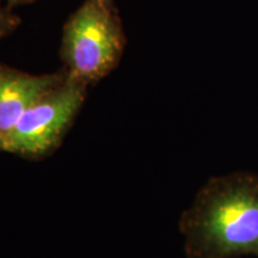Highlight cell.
Instances as JSON below:
<instances>
[{"mask_svg":"<svg viewBox=\"0 0 258 258\" xmlns=\"http://www.w3.org/2000/svg\"><path fill=\"white\" fill-rule=\"evenodd\" d=\"M186 258L258 257V173L214 176L179 219Z\"/></svg>","mask_w":258,"mask_h":258,"instance_id":"6da1fadb","label":"cell"},{"mask_svg":"<svg viewBox=\"0 0 258 258\" xmlns=\"http://www.w3.org/2000/svg\"><path fill=\"white\" fill-rule=\"evenodd\" d=\"M125 34L115 6L85 0L63 27L60 55L73 78L93 85L120 63Z\"/></svg>","mask_w":258,"mask_h":258,"instance_id":"7a4b0ae2","label":"cell"},{"mask_svg":"<svg viewBox=\"0 0 258 258\" xmlns=\"http://www.w3.org/2000/svg\"><path fill=\"white\" fill-rule=\"evenodd\" d=\"M88 85L67 72L66 79L43 95L3 139L0 151L25 159L49 156L63 140L85 102Z\"/></svg>","mask_w":258,"mask_h":258,"instance_id":"3957f363","label":"cell"},{"mask_svg":"<svg viewBox=\"0 0 258 258\" xmlns=\"http://www.w3.org/2000/svg\"><path fill=\"white\" fill-rule=\"evenodd\" d=\"M67 71L35 76L0 64V144L42 96L66 79Z\"/></svg>","mask_w":258,"mask_h":258,"instance_id":"277c9868","label":"cell"},{"mask_svg":"<svg viewBox=\"0 0 258 258\" xmlns=\"http://www.w3.org/2000/svg\"><path fill=\"white\" fill-rule=\"evenodd\" d=\"M21 24V18L11 10L0 6V40L14 32Z\"/></svg>","mask_w":258,"mask_h":258,"instance_id":"5b68a950","label":"cell"},{"mask_svg":"<svg viewBox=\"0 0 258 258\" xmlns=\"http://www.w3.org/2000/svg\"><path fill=\"white\" fill-rule=\"evenodd\" d=\"M6 2H8L9 8H14V6L31 4V3L36 2V0H6Z\"/></svg>","mask_w":258,"mask_h":258,"instance_id":"8992f818","label":"cell"},{"mask_svg":"<svg viewBox=\"0 0 258 258\" xmlns=\"http://www.w3.org/2000/svg\"><path fill=\"white\" fill-rule=\"evenodd\" d=\"M102 3H104L105 5H108V6H114V0H101Z\"/></svg>","mask_w":258,"mask_h":258,"instance_id":"52a82bcc","label":"cell"}]
</instances>
